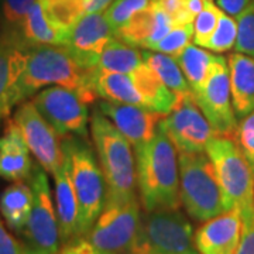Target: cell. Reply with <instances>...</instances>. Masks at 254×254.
<instances>
[{"label": "cell", "instance_id": "cell-16", "mask_svg": "<svg viewBox=\"0 0 254 254\" xmlns=\"http://www.w3.org/2000/svg\"><path fill=\"white\" fill-rule=\"evenodd\" d=\"M96 108L118 127L137 150L154 137L157 128L165 115L144 109L136 105H127L113 100H98Z\"/></svg>", "mask_w": 254, "mask_h": 254}, {"label": "cell", "instance_id": "cell-4", "mask_svg": "<svg viewBox=\"0 0 254 254\" xmlns=\"http://www.w3.org/2000/svg\"><path fill=\"white\" fill-rule=\"evenodd\" d=\"M61 145L78 200V237H85L106 203V184L88 138L65 136Z\"/></svg>", "mask_w": 254, "mask_h": 254}, {"label": "cell", "instance_id": "cell-5", "mask_svg": "<svg viewBox=\"0 0 254 254\" xmlns=\"http://www.w3.org/2000/svg\"><path fill=\"white\" fill-rule=\"evenodd\" d=\"M180 200L188 216L206 222L226 212L218 177L210 158L203 153H178Z\"/></svg>", "mask_w": 254, "mask_h": 254}, {"label": "cell", "instance_id": "cell-19", "mask_svg": "<svg viewBox=\"0 0 254 254\" xmlns=\"http://www.w3.org/2000/svg\"><path fill=\"white\" fill-rule=\"evenodd\" d=\"M30 150L17 123L7 120L0 136V177L7 181H26L33 171Z\"/></svg>", "mask_w": 254, "mask_h": 254}, {"label": "cell", "instance_id": "cell-25", "mask_svg": "<svg viewBox=\"0 0 254 254\" xmlns=\"http://www.w3.org/2000/svg\"><path fill=\"white\" fill-rule=\"evenodd\" d=\"M95 89L100 99L144 108L130 73L106 72L98 69L95 76Z\"/></svg>", "mask_w": 254, "mask_h": 254}, {"label": "cell", "instance_id": "cell-23", "mask_svg": "<svg viewBox=\"0 0 254 254\" xmlns=\"http://www.w3.org/2000/svg\"><path fill=\"white\" fill-rule=\"evenodd\" d=\"M33 206V190L30 184L17 181L0 195V215L14 233H24Z\"/></svg>", "mask_w": 254, "mask_h": 254}, {"label": "cell", "instance_id": "cell-2", "mask_svg": "<svg viewBox=\"0 0 254 254\" xmlns=\"http://www.w3.org/2000/svg\"><path fill=\"white\" fill-rule=\"evenodd\" d=\"M96 69L83 68L64 46H30L26 69L20 81V102L44 86H64L78 92L88 105L98 102Z\"/></svg>", "mask_w": 254, "mask_h": 254}, {"label": "cell", "instance_id": "cell-44", "mask_svg": "<svg viewBox=\"0 0 254 254\" xmlns=\"http://www.w3.org/2000/svg\"><path fill=\"white\" fill-rule=\"evenodd\" d=\"M23 254H48L44 250H41V249H38L36 246L33 245H24L23 247Z\"/></svg>", "mask_w": 254, "mask_h": 254}, {"label": "cell", "instance_id": "cell-15", "mask_svg": "<svg viewBox=\"0 0 254 254\" xmlns=\"http://www.w3.org/2000/svg\"><path fill=\"white\" fill-rule=\"evenodd\" d=\"M113 37L115 31L105 11L86 13L69 31L64 47L81 66L96 69L102 50Z\"/></svg>", "mask_w": 254, "mask_h": 254}, {"label": "cell", "instance_id": "cell-1", "mask_svg": "<svg viewBox=\"0 0 254 254\" xmlns=\"http://www.w3.org/2000/svg\"><path fill=\"white\" fill-rule=\"evenodd\" d=\"M137 188L144 212L180 208V165L177 150L163 125L136 150Z\"/></svg>", "mask_w": 254, "mask_h": 254}, {"label": "cell", "instance_id": "cell-40", "mask_svg": "<svg viewBox=\"0 0 254 254\" xmlns=\"http://www.w3.org/2000/svg\"><path fill=\"white\" fill-rule=\"evenodd\" d=\"M23 247L20 242L7 232L1 216H0V254H23Z\"/></svg>", "mask_w": 254, "mask_h": 254}, {"label": "cell", "instance_id": "cell-43", "mask_svg": "<svg viewBox=\"0 0 254 254\" xmlns=\"http://www.w3.org/2000/svg\"><path fill=\"white\" fill-rule=\"evenodd\" d=\"M126 254H155L148 246L145 245L144 242H141V240H138V239H134V242H133V245L131 247L127 250Z\"/></svg>", "mask_w": 254, "mask_h": 254}, {"label": "cell", "instance_id": "cell-18", "mask_svg": "<svg viewBox=\"0 0 254 254\" xmlns=\"http://www.w3.org/2000/svg\"><path fill=\"white\" fill-rule=\"evenodd\" d=\"M240 236L242 216L232 209L203 222L193 235V246L199 254H235Z\"/></svg>", "mask_w": 254, "mask_h": 254}, {"label": "cell", "instance_id": "cell-3", "mask_svg": "<svg viewBox=\"0 0 254 254\" xmlns=\"http://www.w3.org/2000/svg\"><path fill=\"white\" fill-rule=\"evenodd\" d=\"M91 136L106 184V202L137 198L133 145L96 106L91 116Z\"/></svg>", "mask_w": 254, "mask_h": 254}, {"label": "cell", "instance_id": "cell-45", "mask_svg": "<svg viewBox=\"0 0 254 254\" xmlns=\"http://www.w3.org/2000/svg\"><path fill=\"white\" fill-rule=\"evenodd\" d=\"M184 254H199V253L193 249V250H190V252H188V253H184Z\"/></svg>", "mask_w": 254, "mask_h": 254}, {"label": "cell", "instance_id": "cell-38", "mask_svg": "<svg viewBox=\"0 0 254 254\" xmlns=\"http://www.w3.org/2000/svg\"><path fill=\"white\" fill-rule=\"evenodd\" d=\"M235 254H254V210L242 216V236Z\"/></svg>", "mask_w": 254, "mask_h": 254}, {"label": "cell", "instance_id": "cell-7", "mask_svg": "<svg viewBox=\"0 0 254 254\" xmlns=\"http://www.w3.org/2000/svg\"><path fill=\"white\" fill-rule=\"evenodd\" d=\"M192 96L216 136L236 138L239 123L232 103L229 64L225 57L215 55L206 79L198 91L192 92Z\"/></svg>", "mask_w": 254, "mask_h": 254}, {"label": "cell", "instance_id": "cell-10", "mask_svg": "<svg viewBox=\"0 0 254 254\" xmlns=\"http://www.w3.org/2000/svg\"><path fill=\"white\" fill-rule=\"evenodd\" d=\"M33 103L60 137H89L88 103L78 92L54 85L36 93Z\"/></svg>", "mask_w": 254, "mask_h": 254}, {"label": "cell", "instance_id": "cell-22", "mask_svg": "<svg viewBox=\"0 0 254 254\" xmlns=\"http://www.w3.org/2000/svg\"><path fill=\"white\" fill-rule=\"evenodd\" d=\"M130 76L134 82L137 92L141 96L144 109L158 112L161 115H167L174 109L178 102V96L158 78V75L144 61L130 73Z\"/></svg>", "mask_w": 254, "mask_h": 254}, {"label": "cell", "instance_id": "cell-29", "mask_svg": "<svg viewBox=\"0 0 254 254\" xmlns=\"http://www.w3.org/2000/svg\"><path fill=\"white\" fill-rule=\"evenodd\" d=\"M48 21L64 33L66 38L72 27L86 11L83 0H38Z\"/></svg>", "mask_w": 254, "mask_h": 254}, {"label": "cell", "instance_id": "cell-8", "mask_svg": "<svg viewBox=\"0 0 254 254\" xmlns=\"http://www.w3.org/2000/svg\"><path fill=\"white\" fill-rule=\"evenodd\" d=\"M140 202L133 198L125 202H106L86 239L105 254H126L140 227Z\"/></svg>", "mask_w": 254, "mask_h": 254}, {"label": "cell", "instance_id": "cell-37", "mask_svg": "<svg viewBox=\"0 0 254 254\" xmlns=\"http://www.w3.org/2000/svg\"><path fill=\"white\" fill-rule=\"evenodd\" d=\"M155 1L171 17L175 26L193 23L195 18L190 16L188 6H187V0H155Z\"/></svg>", "mask_w": 254, "mask_h": 254}, {"label": "cell", "instance_id": "cell-34", "mask_svg": "<svg viewBox=\"0 0 254 254\" xmlns=\"http://www.w3.org/2000/svg\"><path fill=\"white\" fill-rule=\"evenodd\" d=\"M150 3L151 0H113L109 7L105 10V14L113 31H116L125 26L136 13L145 9Z\"/></svg>", "mask_w": 254, "mask_h": 254}, {"label": "cell", "instance_id": "cell-41", "mask_svg": "<svg viewBox=\"0 0 254 254\" xmlns=\"http://www.w3.org/2000/svg\"><path fill=\"white\" fill-rule=\"evenodd\" d=\"M252 0H218V6L222 11L236 17Z\"/></svg>", "mask_w": 254, "mask_h": 254}, {"label": "cell", "instance_id": "cell-33", "mask_svg": "<svg viewBox=\"0 0 254 254\" xmlns=\"http://www.w3.org/2000/svg\"><path fill=\"white\" fill-rule=\"evenodd\" d=\"M236 23V53L254 57V0L246 6L240 14H237Z\"/></svg>", "mask_w": 254, "mask_h": 254}, {"label": "cell", "instance_id": "cell-39", "mask_svg": "<svg viewBox=\"0 0 254 254\" xmlns=\"http://www.w3.org/2000/svg\"><path fill=\"white\" fill-rule=\"evenodd\" d=\"M58 254H105L98 250L86 237H76L60 247Z\"/></svg>", "mask_w": 254, "mask_h": 254}, {"label": "cell", "instance_id": "cell-42", "mask_svg": "<svg viewBox=\"0 0 254 254\" xmlns=\"http://www.w3.org/2000/svg\"><path fill=\"white\" fill-rule=\"evenodd\" d=\"M112 1L113 0H83V6L86 13H96V11H105Z\"/></svg>", "mask_w": 254, "mask_h": 254}, {"label": "cell", "instance_id": "cell-27", "mask_svg": "<svg viewBox=\"0 0 254 254\" xmlns=\"http://www.w3.org/2000/svg\"><path fill=\"white\" fill-rule=\"evenodd\" d=\"M141 54H143V61L158 75V78L178 98L182 95L190 93V85L182 73L180 64L177 63V60L174 57L163 54V53H157V51H148V50L143 51Z\"/></svg>", "mask_w": 254, "mask_h": 254}, {"label": "cell", "instance_id": "cell-28", "mask_svg": "<svg viewBox=\"0 0 254 254\" xmlns=\"http://www.w3.org/2000/svg\"><path fill=\"white\" fill-rule=\"evenodd\" d=\"M175 60L181 66L190 92H195L199 89L206 79L215 55L206 48H202L196 44H190Z\"/></svg>", "mask_w": 254, "mask_h": 254}, {"label": "cell", "instance_id": "cell-24", "mask_svg": "<svg viewBox=\"0 0 254 254\" xmlns=\"http://www.w3.org/2000/svg\"><path fill=\"white\" fill-rule=\"evenodd\" d=\"M20 33L31 46H65L66 43V36L48 21L38 0H34L27 11Z\"/></svg>", "mask_w": 254, "mask_h": 254}, {"label": "cell", "instance_id": "cell-21", "mask_svg": "<svg viewBox=\"0 0 254 254\" xmlns=\"http://www.w3.org/2000/svg\"><path fill=\"white\" fill-rule=\"evenodd\" d=\"M55 181V210L60 226L61 245H65L78 237V200L75 196L72 181L65 161L54 174Z\"/></svg>", "mask_w": 254, "mask_h": 254}, {"label": "cell", "instance_id": "cell-6", "mask_svg": "<svg viewBox=\"0 0 254 254\" xmlns=\"http://www.w3.org/2000/svg\"><path fill=\"white\" fill-rule=\"evenodd\" d=\"M215 167L225 210L237 209L240 216L254 210V175L235 140L215 136L206 145Z\"/></svg>", "mask_w": 254, "mask_h": 254}, {"label": "cell", "instance_id": "cell-13", "mask_svg": "<svg viewBox=\"0 0 254 254\" xmlns=\"http://www.w3.org/2000/svg\"><path fill=\"white\" fill-rule=\"evenodd\" d=\"M13 120L20 127L28 150L36 157L38 164L46 170L47 174L54 175L64 161L60 134L55 131L54 127L41 116L33 100L20 105Z\"/></svg>", "mask_w": 254, "mask_h": 254}, {"label": "cell", "instance_id": "cell-9", "mask_svg": "<svg viewBox=\"0 0 254 254\" xmlns=\"http://www.w3.org/2000/svg\"><path fill=\"white\" fill-rule=\"evenodd\" d=\"M193 235L188 218L175 208L145 212L136 237L155 254H184L193 250Z\"/></svg>", "mask_w": 254, "mask_h": 254}, {"label": "cell", "instance_id": "cell-26", "mask_svg": "<svg viewBox=\"0 0 254 254\" xmlns=\"http://www.w3.org/2000/svg\"><path fill=\"white\" fill-rule=\"evenodd\" d=\"M143 64V54L136 47L113 37L102 50L98 60V69L106 72L131 73Z\"/></svg>", "mask_w": 254, "mask_h": 254}, {"label": "cell", "instance_id": "cell-30", "mask_svg": "<svg viewBox=\"0 0 254 254\" xmlns=\"http://www.w3.org/2000/svg\"><path fill=\"white\" fill-rule=\"evenodd\" d=\"M237 40V23L233 16L227 14L225 11L220 13L218 26L212 36L209 37L203 48L212 51L215 54H223L235 48Z\"/></svg>", "mask_w": 254, "mask_h": 254}, {"label": "cell", "instance_id": "cell-14", "mask_svg": "<svg viewBox=\"0 0 254 254\" xmlns=\"http://www.w3.org/2000/svg\"><path fill=\"white\" fill-rule=\"evenodd\" d=\"M30 46L23 36L7 30L0 36V122L20 102V81L26 69Z\"/></svg>", "mask_w": 254, "mask_h": 254}, {"label": "cell", "instance_id": "cell-35", "mask_svg": "<svg viewBox=\"0 0 254 254\" xmlns=\"http://www.w3.org/2000/svg\"><path fill=\"white\" fill-rule=\"evenodd\" d=\"M235 141L252 167L254 175V110L246 118L240 119Z\"/></svg>", "mask_w": 254, "mask_h": 254}, {"label": "cell", "instance_id": "cell-20", "mask_svg": "<svg viewBox=\"0 0 254 254\" xmlns=\"http://www.w3.org/2000/svg\"><path fill=\"white\" fill-rule=\"evenodd\" d=\"M227 64L235 115L243 119L254 110V57L233 53Z\"/></svg>", "mask_w": 254, "mask_h": 254}, {"label": "cell", "instance_id": "cell-12", "mask_svg": "<svg viewBox=\"0 0 254 254\" xmlns=\"http://www.w3.org/2000/svg\"><path fill=\"white\" fill-rule=\"evenodd\" d=\"M161 125L178 153H203L210 138L216 136L192 92L178 98L177 105L164 116Z\"/></svg>", "mask_w": 254, "mask_h": 254}, {"label": "cell", "instance_id": "cell-11", "mask_svg": "<svg viewBox=\"0 0 254 254\" xmlns=\"http://www.w3.org/2000/svg\"><path fill=\"white\" fill-rule=\"evenodd\" d=\"M28 184L33 190V206L23 235L27 237L28 245L36 246L48 254H58L61 239L55 202L47 171L40 164L33 167Z\"/></svg>", "mask_w": 254, "mask_h": 254}, {"label": "cell", "instance_id": "cell-17", "mask_svg": "<svg viewBox=\"0 0 254 254\" xmlns=\"http://www.w3.org/2000/svg\"><path fill=\"white\" fill-rule=\"evenodd\" d=\"M175 27L171 17L155 1L136 13L125 26L115 31V37L136 48L151 50Z\"/></svg>", "mask_w": 254, "mask_h": 254}, {"label": "cell", "instance_id": "cell-36", "mask_svg": "<svg viewBox=\"0 0 254 254\" xmlns=\"http://www.w3.org/2000/svg\"><path fill=\"white\" fill-rule=\"evenodd\" d=\"M33 3L34 0H1V11L6 23L9 24V30L17 33L21 31L23 21Z\"/></svg>", "mask_w": 254, "mask_h": 254}, {"label": "cell", "instance_id": "cell-31", "mask_svg": "<svg viewBox=\"0 0 254 254\" xmlns=\"http://www.w3.org/2000/svg\"><path fill=\"white\" fill-rule=\"evenodd\" d=\"M193 40V23H187L175 27L155 44L151 50L177 58Z\"/></svg>", "mask_w": 254, "mask_h": 254}, {"label": "cell", "instance_id": "cell-32", "mask_svg": "<svg viewBox=\"0 0 254 254\" xmlns=\"http://www.w3.org/2000/svg\"><path fill=\"white\" fill-rule=\"evenodd\" d=\"M222 10L212 0H205L203 9L198 13L193 20V43L203 48L218 26Z\"/></svg>", "mask_w": 254, "mask_h": 254}]
</instances>
